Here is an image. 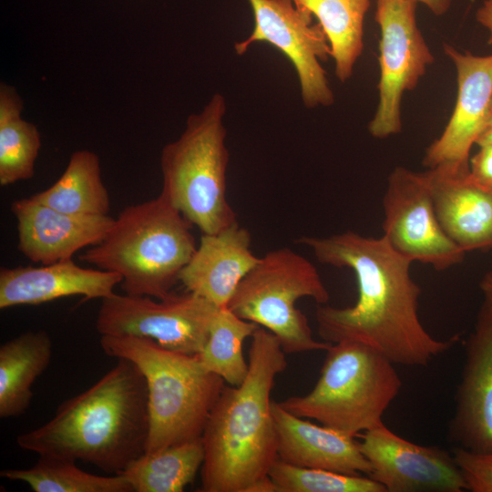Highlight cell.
I'll use <instances>...</instances> for the list:
<instances>
[{
	"mask_svg": "<svg viewBox=\"0 0 492 492\" xmlns=\"http://www.w3.org/2000/svg\"><path fill=\"white\" fill-rule=\"evenodd\" d=\"M312 250L321 263L354 272L358 298L353 306L318 304V333L327 343L357 342L395 364L426 366L459 340L434 338L418 316L420 287L412 279V261L395 251L384 236L365 237L352 231L296 241Z\"/></svg>",
	"mask_w": 492,
	"mask_h": 492,
	"instance_id": "6da1fadb",
	"label": "cell"
},
{
	"mask_svg": "<svg viewBox=\"0 0 492 492\" xmlns=\"http://www.w3.org/2000/svg\"><path fill=\"white\" fill-rule=\"evenodd\" d=\"M117 360L94 384L61 403L51 419L17 436V446L92 464L110 475L142 456L149 434L146 380L135 364Z\"/></svg>",
	"mask_w": 492,
	"mask_h": 492,
	"instance_id": "7a4b0ae2",
	"label": "cell"
},
{
	"mask_svg": "<svg viewBox=\"0 0 492 492\" xmlns=\"http://www.w3.org/2000/svg\"><path fill=\"white\" fill-rule=\"evenodd\" d=\"M279 340L258 326L251 336L249 371L238 386H224L201 440L203 492H251L278 459L271 392L287 367Z\"/></svg>",
	"mask_w": 492,
	"mask_h": 492,
	"instance_id": "3957f363",
	"label": "cell"
},
{
	"mask_svg": "<svg viewBox=\"0 0 492 492\" xmlns=\"http://www.w3.org/2000/svg\"><path fill=\"white\" fill-rule=\"evenodd\" d=\"M191 225L159 194L124 208L105 238L79 259L120 275L127 294L162 299L197 248Z\"/></svg>",
	"mask_w": 492,
	"mask_h": 492,
	"instance_id": "277c9868",
	"label": "cell"
},
{
	"mask_svg": "<svg viewBox=\"0 0 492 492\" xmlns=\"http://www.w3.org/2000/svg\"><path fill=\"white\" fill-rule=\"evenodd\" d=\"M102 351L135 364L148 388L149 434L146 453L200 438L225 381L199 354L167 350L151 339L101 335Z\"/></svg>",
	"mask_w": 492,
	"mask_h": 492,
	"instance_id": "5b68a950",
	"label": "cell"
},
{
	"mask_svg": "<svg viewBox=\"0 0 492 492\" xmlns=\"http://www.w3.org/2000/svg\"><path fill=\"white\" fill-rule=\"evenodd\" d=\"M225 113V97L214 94L200 113L189 116L181 135L160 155L159 194L203 234L238 221L227 198Z\"/></svg>",
	"mask_w": 492,
	"mask_h": 492,
	"instance_id": "8992f818",
	"label": "cell"
},
{
	"mask_svg": "<svg viewBox=\"0 0 492 492\" xmlns=\"http://www.w3.org/2000/svg\"><path fill=\"white\" fill-rule=\"evenodd\" d=\"M394 364L364 343H332L312 391L279 403L297 416L355 437L384 424V414L399 395L402 380Z\"/></svg>",
	"mask_w": 492,
	"mask_h": 492,
	"instance_id": "52a82bcc",
	"label": "cell"
},
{
	"mask_svg": "<svg viewBox=\"0 0 492 492\" xmlns=\"http://www.w3.org/2000/svg\"><path fill=\"white\" fill-rule=\"evenodd\" d=\"M304 297L326 304L330 295L316 267L288 247L267 251L241 280L228 307L241 319L273 333L287 354L326 351L305 314L296 307Z\"/></svg>",
	"mask_w": 492,
	"mask_h": 492,
	"instance_id": "ba28073f",
	"label": "cell"
},
{
	"mask_svg": "<svg viewBox=\"0 0 492 492\" xmlns=\"http://www.w3.org/2000/svg\"><path fill=\"white\" fill-rule=\"evenodd\" d=\"M220 308L187 291L162 299L115 292L101 300L96 329L100 336L148 338L169 351L199 354Z\"/></svg>",
	"mask_w": 492,
	"mask_h": 492,
	"instance_id": "9c48e42d",
	"label": "cell"
},
{
	"mask_svg": "<svg viewBox=\"0 0 492 492\" xmlns=\"http://www.w3.org/2000/svg\"><path fill=\"white\" fill-rule=\"evenodd\" d=\"M415 0H376L379 41L378 103L370 135L385 138L402 130V99L417 86L435 58L416 22Z\"/></svg>",
	"mask_w": 492,
	"mask_h": 492,
	"instance_id": "30bf717a",
	"label": "cell"
},
{
	"mask_svg": "<svg viewBox=\"0 0 492 492\" xmlns=\"http://www.w3.org/2000/svg\"><path fill=\"white\" fill-rule=\"evenodd\" d=\"M383 206V236L399 254L437 271L463 261L466 252L438 220L426 170L396 167L388 177Z\"/></svg>",
	"mask_w": 492,
	"mask_h": 492,
	"instance_id": "8fae6325",
	"label": "cell"
},
{
	"mask_svg": "<svg viewBox=\"0 0 492 492\" xmlns=\"http://www.w3.org/2000/svg\"><path fill=\"white\" fill-rule=\"evenodd\" d=\"M248 1L254 27L246 39L235 43L237 55L244 54L256 42L271 44L294 67L306 108L333 104L334 95L321 64L332 56L322 26L313 24V15L296 7L292 0Z\"/></svg>",
	"mask_w": 492,
	"mask_h": 492,
	"instance_id": "7c38bea8",
	"label": "cell"
},
{
	"mask_svg": "<svg viewBox=\"0 0 492 492\" xmlns=\"http://www.w3.org/2000/svg\"><path fill=\"white\" fill-rule=\"evenodd\" d=\"M372 466L368 475L386 492H462L466 483L453 453L412 443L384 424L362 434L358 442Z\"/></svg>",
	"mask_w": 492,
	"mask_h": 492,
	"instance_id": "4fadbf2b",
	"label": "cell"
},
{
	"mask_svg": "<svg viewBox=\"0 0 492 492\" xmlns=\"http://www.w3.org/2000/svg\"><path fill=\"white\" fill-rule=\"evenodd\" d=\"M456 72L457 96L442 134L427 148L423 163L428 169L469 170L470 150L485 129L492 100V54L474 55L444 44Z\"/></svg>",
	"mask_w": 492,
	"mask_h": 492,
	"instance_id": "5bb4252c",
	"label": "cell"
},
{
	"mask_svg": "<svg viewBox=\"0 0 492 492\" xmlns=\"http://www.w3.org/2000/svg\"><path fill=\"white\" fill-rule=\"evenodd\" d=\"M448 436L458 447L492 452V311L484 303L465 344Z\"/></svg>",
	"mask_w": 492,
	"mask_h": 492,
	"instance_id": "9a60e30c",
	"label": "cell"
},
{
	"mask_svg": "<svg viewBox=\"0 0 492 492\" xmlns=\"http://www.w3.org/2000/svg\"><path fill=\"white\" fill-rule=\"evenodd\" d=\"M10 210L16 220L17 249L41 264L71 259L99 243L114 219L108 215H77L39 203L30 197L14 200Z\"/></svg>",
	"mask_w": 492,
	"mask_h": 492,
	"instance_id": "2e32d148",
	"label": "cell"
},
{
	"mask_svg": "<svg viewBox=\"0 0 492 492\" xmlns=\"http://www.w3.org/2000/svg\"><path fill=\"white\" fill-rule=\"evenodd\" d=\"M121 282L116 272L85 268L72 258L37 267H2L0 309L38 305L73 295H80L85 301L102 300L115 293Z\"/></svg>",
	"mask_w": 492,
	"mask_h": 492,
	"instance_id": "e0dca14e",
	"label": "cell"
},
{
	"mask_svg": "<svg viewBox=\"0 0 492 492\" xmlns=\"http://www.w3.org/2000/svg\"><path fill=\"white\" fill-rule=\"evenodd\" d=\"M251 245V233L238 221L216 233H202L179 282L187 292L226 307L241 280L260 260Z\"/></svg>",
	"mask_w": 492,
	"mask_h": 492,
	"instance_id": "ac0fdd59",
	"label": "cell"
},
{
	"mask_svg": "<svg viewBox=\"0 0 492 492\" xmlns=\"http://www.w3.org/2000/svg\"><path fill=\"white\" fill-rule=\"evenodd\" d=\"M278 458L288 464L348 475H369L372 466L354 437L312 423L272 402Z\"/></svg>",
	"mask_w": 492,
	"mask_h": 492,
	"instance_id": "d6986e66",
	"label": "cell"
},
{
	"mask_svg": "<svg viewBox=\"0 0 492 492\" xmlns=\"http://www.w3.org/2000/svg\"><path fill=\"white\" fill-rule=\"evenodd\" d=\"M438 220L464 251L492 249V187L468 171L446 168L426 170Z\"/></svg>",
	"mask_w": 492,
	"mask_h": 492,
	"instance_id": "ffe728a7",
	"label": "cell"
},
{
	"mask_svg": "<svg viewBox=\"0 0 492 492\" xmlns=\"http://www.w3.org/2000/svg\"><path fill=\"white\" fill-rule=\"evenodd\" d=\"M52 339L45 330L27 331L0 346V417L24 415L32 387L52 359Z\"/></svg>",
	"mask_w": 492,
	"mask_h": 492,
	"instance_id": "44dd1931",
	"label": "cell"
},
{
	"mask_svg": "<svg viewBox=\"0 0 492 492\" xmlns=\"http://www.w3.org/2000/svg\"><path fill=\"white\" fill-rule=\"evenodd\" d=\"M30 198L71 214L108 215L110 210L109 194L102 179L99 157L88 149L74 151L59 179Z\"/></svg>",
	"mask_w": 492,
	"mask_h": 492,
	"instance_id": "7402d4cb",
	"label": "cell"
},
{
	"mask_svg": "<svg viewBox=\"0 0 492 492\" xmlns=\"http://www.w3.org/2000/svg\"><path fill=\"white\" fill-rule=\"evenodd\" d=\"M296 7L318 19L334 61L341 82L353 76L364 50V25L370 0H292Z\"/></svg>",
	"mask_w": 492,
	"mask_h": 492,
	"instance_id": "603a6c76",
	"label": "cell"
},
{
	"mask_svg": "<svg viewBox=\"0 0 492 492\" xmlns=\"http://www.w3.org/2000/svg\"><path fill=\"white\" fill-rule=\"evenodd\" d=\"M24 102L15 87L0 84V185L28 180L35 175L41 149L37 127L22 118Z\"/></svg>",
	"mask_w": 492,
	"mask_h": 492,
	"instance_id": "cb8c5ba5",
	"label": "cell"
},
{
	"mask_svg": "<svg viewBox=\"0 0 492 492\" xmlns=\"http://www.w3.org/2000/svg\"><path fill=\"white\" fill-rule=\"evenodd\" d=\"M204 460L200 438L144 453L120 473L134 492H181L195 478Z\"/></svg>",
	"mask_w": 492,
	"mask_h": 492,
	"instance_id": "d4e9b609",
	"label": "cell"
},
{
	"mask_svg": "<svg viewBox=\"0 0 492 492\" xmlns=\"http://www.w3.org/2000/svg\"><path fill=\"white\" fill-rule=\"evenodd\" d=\"M0 476L26 483L35 492H133L120 474H91L79 468L77 461L54 456H39L34 466L4 469Z\"/></svg>",
	"mask_w": 492,
	"mask_h": 492,
	"instance_id": "484cf974",
	"label": "cell"
},
{
	"mask_svg": "<svg viewBox=\"0 0 492 492\" xmlns=\"http://www.w3.org/2000/svg\"><path fill=\"white\" fill-rule=\"evenodd\" d=\"M259 325L240 318L228 307L219 309L212 322L208 341L199 354L204 366L227 384L238 386L245 380L246 363L242 344Z\"/></svg>",
	"mask_w": 492,
	"mask_h": 492,
	"instance_id": "4316f807",
	"label": "cell"
},
{
	"mask_svg": "<svg viewBox=\"0 0 492 492\" xmlns=\"http://www.w3.org/2000/svg\"><path fill=\"white\" fill-rule=\"evenodd\" d=\"M278 492H386L369 476L296 466L279 458L269 471Z\"/></svg>",
	"mask_w": 492,
	"mask_h": 492,
	"instance_id": "83f0119b",
	"label": "cell"
},
{
	"mask_svg": "<svg viewBox=\"0 0 492 492\" xmlns=\"http://www.w3.org/2000/svg\"><path fill=\"white\" fill-rule=\"evenodd\" d=\"M453 456L472 492H492V452L476 453L456 446Z\"/></svg>",
	"mask_w": 492,
	"mask_h": 492,
	"instance_id": "f1b7e54d",
	"label": "cell"
},
{
	"mask_svg": "<svg viewBox=\"0 0 492 492\" xmlns=\"http://www.w3.org/2000/svg\"><path fill=\"white\" fill-rule=\"evenodd\" d=\"M469 174L478 183L492 187V145L479 146L469 159Z\"/></svg>",
	"mask_w": 492,
	"mask_h": 492,
	"instance_id": "f546056e",
	"label": "cell"
},
{
	"mask_svg": "<svg viewBox=\"0 0 492 492\" xmlns=\"http://www.w3.org/2000/svg\"><path fill=\"white\" fill-rule=\"evenodd\" d=\"M477 21L488 32L487 43L492 45V0H485L476 14Z\"/></svg>",
	"mask_w": 492,
	"mask_h": 492,
	"instance_id": "4dcf8cb0",
	"label": "cell"
},
{
	"mask_svg": "<svg viewBox=\"0 0 492 492\" xmlns=\"http://www.w3.org/2000/svg\"><path fill=\"white\" fill-rule=\"evenodd\" d=\"M424 4L436 15H444L451 6L452 0H415Z\"/></svg>",
	"mask_w": 492,
	"mask_h": 492,
	"instance_id": "1f68e13d",
	"label": "cell"
},
{
	"mask_svg": "<svg viewBox=\"0 0 492 492\" xmlns=\"http://www.w3.org/2000/svg\"><path fill=\"white\" fill-rule=\"evenodd\" d=\"M480 289L484 295V304L492 311V272H487L480 282Z\"/></svg>",
	"mask_w": 492,
	"mask_h": 492,
	"instance_id": "d6a6232c",
	"label": "cell"
},
{
	"mask_svg": "<svg viewBox=\"0 0 492 492\" xmlns=\"http://www.w3.org/2000/svg\"><path fill=\"white\" fill-rule=\"evenodd\" d=\"M476 144L479 146L492 145V126L485 128L478 136Z\"/></svg>",
	"mask_w": 492,
	"mask_h": 492,
	"instance_id": "836d02e7",
	"label": "cell"
},
{
	"mask_svg": "<svg viewBox=\"0 0 492 492\" xmlns=\"http://www.w3.org/2000/svg\"><path fill=\"white\" fill-rule=\"evenodd\" d=\"M492 126V100L488 108L485 128Z\"/></svg>",
	"mask_w": 492,
	"mask_h": 492,
	"instance_id": "e575fe53",
	"label": "cell"
}]
</instances>
